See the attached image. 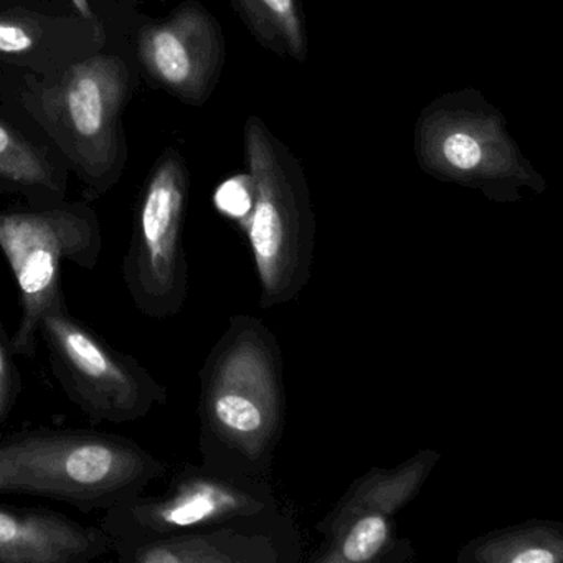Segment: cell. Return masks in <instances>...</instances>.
Here are the masks:
<instances>
[{"mask_svg":"<svg viewBox=\"0 0 563 563\" xmlns=\"http://www.w3.org/2000/svg\"><path fill=\"white\" fill-rule=\"evenodd\" d=\"M166 471L159 456L120 434L71 428L0 434V496L42 497L81 512H104Z\"/></svg>","mask_w":563,"mask_h":563,"instance_id":"cell-1","label":"cell"},{"mask_svg":"<svg viewBox=\"0 0 563 563\" xmlns=\"http://www.w3.org/2000/svg\"><path fill=\"white\" fill-rule=\"evenodd\" d=\"M413 153L428 176L479 190L494 202H517L523 189H547L507 130L503 111L473 88L441 95L421 110Z\"/></svg>","mask_w":563,"mask_h":563,"instance_id":"cell-2","label":"cell"},{"mask_svg":"<svg viewBox=\"0 0 563 563\" xmlns=\"http://www.w3.org/2000/svg\"><path fill=\"white\" fill-rule=\"evenodd\" d=\"M245 161L253 203L245 220L263 308L291 301L311 275L314 213L301 161L265 121L245 123Z\"/></svg>","mask_w":563,"mask_h":563,"instance_id":"cell-3","label":"cell"},{"mask_svg":"<svg viewBox=\"0 0 563 563\" xmlns=\"http://www.w3.org/2000/svg\"><path fill=\"white\" fill-rule=\"evenodd\" d=\"M200 451L206 466L227 471L233 456L253 457L278 431L279 388L269 342L235 319L203 365Z\"/></svg>","mask_w":563,"mask_h":563,"instance_id":"cell-4","label":"cell"},{"mask_svg":"<svg viewBox=\"0 0 563 563\" xmlns=\"http://www.w3.org/2000/svg\"><path fill=\"white\" fill-rule=\"evenodd\" d=\"M55 380L95 423H131L167 401V388L134 355L118 351L75 318L65 296L38 328Z\"/></svg>","mask_w":563,"mask_h":563,"instance_id":"cell-5","label":"cell"},{"mask_svg":"<svg viewBox=\"0 0 563 563\" xmlns=\"http://www.w3.org/2000/svg\"><path fill=\"white\" fill-rule=\"evenodd\" d=\"M0 252L11 266L21 299L12 345L15 354L34 358L42 318L64 296L62 265L70 262L85 269L98 265L100 225L84 206L0 212Z\"/></svg>","mask_w":563,"mask_h":563,"instance_id":"cell-6","label":"cell"},{"mask_svg":"<svg viewBox=\"0 0 563 563\" xmlns=\"http://www.w3.org/2000/svg\"><path fill=\"white\" fill-rule=\"evenodd\" d=\"M187 190L184 164L166 157L147 183L134 220L123 279L134 306L151 319L179 314L189 291L183 240Z\"/></svg>","mask_w":563,"mask_h":563,"instance_id":"cell-7","label":"cell"},{"mask_svg":"<svg viewBox=\"0 0 563 563\" xmlns=\"http://www.w3.org/2000/svg\"><path fill=\"white\" fill-rule=\"evenodd\" d=\"M262 504L212 467H180L161 494H133L104 510L100 526L113 543L146 542L222 527L258 512Z\"/></svg>","mask_w":563,"mask_h":563,"instance_id":"cell-8","label":"cell"},{"mask_svg":"<svg viewBox=\"0 0 563 563\" xmlns=\"http://www.w3.org/2000/svg\"><path fill=\"white\" fill-rule=\"evenodd\" d=\"M140 54L147 70L177 97L200 104L210 97L225 65L219 22L190 2L163 24L141 34Z\"/></svg>","mask_w":563,"mask_h":563,"instance_id":"cell-9","label":"cell"},{"mask_svg":"<svg viewBox=\"0 0 563 563\" xmlns=\"http://www.w3.org/2000/svg\"><path fill=\"white\" fill-rule=\"evenodd\" d=\"M111 552L101 526L45 507L0 504V563H88Z\"/></svg>","mask_w":563,"mask_h":563,"instance_id":"cell-10","label":"cell"},{"mask_svg":"<svg viewBox=\"0 0 563 563\" xmlns=\"http://www.w3.org/2000/svg\"><path fill=\"white\" fill-rule=\"evenodd\" d=\"M123 563H243L272 560V547L230 527L190 530L146 542L113 543Z\"/></svg>","mask_w":563,"mask_h":563,"instance_id":"cell-11","label":"cell"},{"mask_svg":"<svg viewBox=\"0 0 563 563\" xmlns=\"http://www.w3.org/2000/svg\"><path fill=\"white\" fill-rule=\"evenodd\" d=\"M126 78L114 58L98 57L78 65L64 91L71 131L85 143L107 140L123 100Z\"/></svg>","mask_w":563,"mask_h":563,"instance_id":"cell-12","label":"cell"},{"mask_svg":"<svg viewBox=\"0 0 563 563\" xmlns=\"http://www.w3.org/2000/svg\"><path fill=\"white\" fill-rule=\"evenodd\" d=\"M256 44L282 58L306 62L309 38L301 0H230Z\"/></svg>","mask_w":563,"mask_h":563,"instance_id":"cell-13","label":"cell"},{"mask_svg":"<svg viewBox=\"0 0 563 563\" xmlns=\"http://www.w3.org/2000/svg\"><path fill=\"white\" fill-rule=\"evenodd\" d=\"M563 536L559 526L530 522L476 540L460 560L477 563H560Z\"/></svg>","mask_w":563,"mask_h":563,"instance_id":"cell-14","label":"cell"},{"mask_svg":"<svg viewBox=\"0 0 563 563\" xmlns=\"http://www.w3.org/2000/svg\"><path fill=\"white\" fill-rule=\"evenodd\" d=\"M0 179L21 189L58 192L57 176L47 161L21 137L0 124Z\"/></svg>","mask_w":563,"mask_h":563,"instance_id":"cell-15","label":"cell"},{"mask_svg":"<svg viewBox=\"0 0 563 563\" xmlns=\"http://www.w3.org/2000/svg\"><path fill=\"white\" fill-rule=\"evenodd\" d=\"M12 338L0 318V427L8 421L22 391V377L15 364Z\"/></svg>","mask_w":563,"mask_h":563,"instance_id":"cell-16","label":"cell"},{"mask_svg":"<svg viewBox=\"0 0 563 563\" xmlns=\"http://www.w3.org/2000/svg\"><path fill=\"white\" fill-rule=\"evenodd\" d=\"M252 203L253 190L250 176L233 177L217 189V209L239 222H245L250 210H252Z\"/></svg>","mask_w":563,"mask_h":563,"instance_id":"cell-17","label":"cell"},{"mask_svg":"<svg viewBox=\"0 0 563 563\" xmlns=\"http://www.w3.org/2000/svg\"><path fill=\"white\" fill-rule=\"evenodd\" d=\"M34 47V37L27 29L11 21H0V54H24Z\"/></svg>","mask_w":563,"mask_h":563,"instance_id":"cell-18","label":"cell"},{"mask_svg":"<svg viewBox=\"0 0 563 563\" xmlns=\"http://www.w3.org/2000/svg\"><path fill=\"white\" fill-rule=\"evenodd\" d=\"M74 2L75 8L81 12V15L85 18H91L90 5H88V0H71Z\"/></svg>","mask_w":563,"mask_h":563,"instance_id":"cell-19","label":"cell"}]
</instances>
